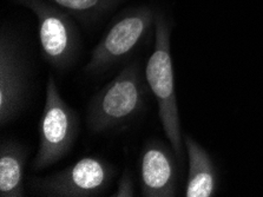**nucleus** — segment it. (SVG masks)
Listing matches in <instances>:
<instances>
[{"instance_id":"obj_1","label":"nucleus","mask_w":263,"mask_h":197,"mask_svg":"<svg viewBox=\"0 0 263 197\" xmlns=\"http://www.w3.org/2000/svg\"><path fill=\"white\" fill-rule=\"evenodd\" d=\"M141 63L133 62L91 98L86 123L91 134L98 135L123 127L144 110L146 78Z\"/></svg>"},{"instance_id":"obj_2","label":"nucleus","mask_w":263,"mask_h":197,"mask_svg":"<svg viewBox=\"0 0 263 197\" xmlns=\"http://www.w3.org/2000/svg\"><path fill=\"white\" fill-rule=\"evenodd\" d=\"M171 25L163 12L156 14L155 47L145 67V78L151 92L157 100L158 118L166 138L177 158L183 157V137L179 120L173 59L170 51Z\"/></svg>"},{"instance_id":"obj_3","label":"nucleus","mask_w":263,"mask_h":197,"mask_svg":"<svg viewBox=\"0 0 263 197\" xmlns=\"http://www.w3.org/2000/svg\"><path fill=\"white\" fill-rule=\"evenodd\" d=\"M157 11L149 5L126 9L118 14L91 52L84 72L104 74L124 62L155 32Z\"/></svg>"},{"instance_id":"obj_4","label":"nucleus","mask_w":263,"mask_h":197,"mask_svg":"<svg viewBox=\"0 0 263 197\" xmlns=\"http://www.w3.org/2000/svg\"><path fill=\"white\" fill-rule=\"evenodd\" d=\"M79 134V118L61 96L52 75L45 87V105L39 122V148L32 170L42 171L62 160L72 150Z\"/></svg>"},{"instance_id":"obj_5","label":"nucleus","mask_w":263,"mask_h":197,"mask_svg":"<svg viewBox=\"0 0 263 197\" xmlns=\"http://www.w3.org/2000/svg\"><path fill=\"white\" fill-rule=\"evenodd\" d=\"M38 19L39 43L44 59L59 72L72 67L79 57L82 40L73 18L47 0H14Z\"/></svg>"},{"instance_id":"obj_6","label":"nucleus","mask_w":263,"mask_h":197,"mask_svg":"<svg viewBox=\"0 0 263 197\" xmlns=\"http://www.w3.org/2000/svg\"><path fill=\"white\" fill-rule=\"evenodd\" d=\"M116 175L105 159L86 156L72 166L45 177H31L32 194L46 197H96L104 194Z\"/></svg>"},{"instance_id":"obj_7","label":"nucleus","mask_w":263,"mask_h":197,"mask_svg":"<svg viewBox=\"0 0 263 197\" xmlns=\"http://www.w3.org/2000/svg\"><path fill=\"white\" fill-rule=\"evenodd\" d=\"M27 95L26 64L17 40L3 27L0 32V126L18 117Z\"/></svg>"},{"instance_id":"obj_8","label":"nucleus","mask_w":263,"mask_h":197,"mask_svg":"<svg viewBox=\"0 0 263 197\" xmlns=\"http://www.w3.org/2000/svg\"><path fill=\"white\" fill-rule=\"evenodd\" d=\"M176 157L174 149L166 147L161 140H146L138 159L142 196H176L178 187Z\"/></svg>"},{"instance_id":"obj_9","label":"nucleus","mask_w":263,"mask_h":197,"mask_svg":"<svg viewBox=\"0 0 263 197\" xmlns=\"http://www.w3.org/2000/svg\"><path fill=\"white\" fill-rule=\"evenodd\" d=\"M188 155L186 197H211L217 190V171L208 151L191 136L183 137Z\"/></svg>"},{"instance_id":"obj_10","label":"nucleus","mask_w":263,"mask_h":197,"mask_svg":"<svg viewBox=\"0 0 263 197\" xmlns=\"http://www.w3.org/2000/svg\"><path fill=\"white\" fill-rule=\"evenodd\" d=\"M27 149L17 140L3 139L0 144V197L25 196Z\"/></svg>"},{"instance_id":"obj_11","label":"nucleus","mask_w":263,"mask_h":197,"mask_svg":"<svg viewBox=\"0 0 263 197\" xmlns=\"http://www.w3.org/2000/svg\"><path fill=\"white\" fill-rule=\"evenodd\" d=\"M86 26L93 25L127 0H47Z\"/></svg>"},{"instance_id":"obj_12","label":"nucleus","mask_w":263,"mask_h":197,"mask_svg":"<svg viewBox=\"0 0 263 197\" xmlns=\"http://www.w3.org/2000/svg\"><path fill=\"white\" fill-rule=\"evenodd\" d=\"M136 191H135V182L133 175L129 169H125L123 172L121 178H119L117 190L114 192L112 197H134Z\"/></svg>"}]
</instances>
